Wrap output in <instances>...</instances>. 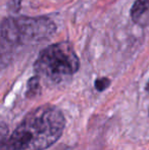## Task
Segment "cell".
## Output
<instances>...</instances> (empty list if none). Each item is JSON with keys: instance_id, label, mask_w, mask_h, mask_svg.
<instances>
[{"instance_id": "cell-1", "label": "cell", "mask_w": 149, "mask_h": 150, "mask_svg": "<svg viewBox=\"0 0 149 150\" xmlns=\"http://www.w3.org/2000/svg\"><path fill=\"white\" fill-rule=\"evenodd\" d=\"M66 126L62 112L45 104L30 111L1 150H44L61 137Z\"/></svg>"}, {"instance_id": "cell-2", "label": "cell", "mask_w": 149, "mask_h": 150, "mask_svg": "<svg viewBox=\"0 0 149 150\" xmlns=\"http://www.w3.org/2000/svg\"><path fill=\"white\" fill-rule=\"evenodd\" d=\"M79 67V57L68 41L57 42L44 48L35 62L38 77L56 84L76 74Z\"/></svg>"}, {"instance_id": "cell-3", "label": "cell", "mask_w": 149, "mask_h": 150, "mask_svg": "<svg viewBox=\"0 0 149 150\" xmlns=\"http://www.w3.org/2000/svg\"><path fill=\"white\" fill-rule=\"evenodd\" d=\"M54 31V24L46 18H7L1 24V41L7 45L32 42L45 39Z\"/></svg>"}, {"instance_id": "cell-4", "label": "cell", "mask_w": 149, "mask_h": 150, "mask_svg": "<svg viewBox=\"0 0 149 150\" xmlns=\"http://www.w3.org/2000/svg\"><path fill=\"white\" fill-rule=\"evenodd\" d=\"M147 10H149V0H136L130 11L132 20L138 23Z\"/></svg>"}, {"instance_id": "cell-5", "label": "cell", "mask_w": 149, "mask_h": 150, "mask_svg": "<svg viewBox=\"0 0 149 150\" xmlns=\"http://www.w3.org/2000/svg\"><path fill=\"white\" fill-rule=\"evenodd\" d=\"M40 92H41V86H40V78L38 77V76L32 77L28 81L26 96L28 97V98H34V97H36Z\"/></svg>"}, {"instance_id": "cell-6", "label": "cell", "mask_w": 149, "mask_h": 150, "mask_svg": "<svg viewBox=\"0 0 149 150\" xmlns=\"http://www.w3.org/2000/svg\"><path fill=\"white\" fill-rule=\"evenodd\" d=\"M110 85V80L108 78H99L95 81V88L99 92H102Z\"/></svg>"}, {"instance_id": "cell-7", "label": "cell", "mask_w": 149, "mask_h": 150, "mask_svg": "<svg viewBox=\"0 0 149 150\" xmlns=\"http://www.w3.org/2000/svg\"><path fill=\"white\" fill-rule=\"evenodd\" d=\"M20 3H22V0H10L8 3V8L11 11L18 12L20 8Z\"/></svg>"}, {"instance_id": "cell-8", "label": "cell", "mask_w": 149, "mask_h": 150, "mask_svg": "<svg viewBox=\"0 0 149 150\" xmlns=\"http://www.w3.org/2000/svg\"><path fill=\"white\" fill-rule=\"evenodd\" d=\"M146 90L149 92V81H148V83H147V86H146Z\"/></svg>"}]
</instances>
